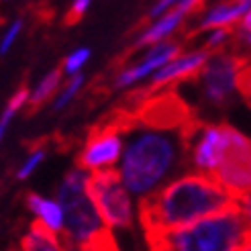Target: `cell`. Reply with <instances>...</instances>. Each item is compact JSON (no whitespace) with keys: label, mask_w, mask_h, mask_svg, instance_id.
I'll return each instance as SVG.
<instances>
[{"label":"cell","mask_w":251,"mask_h":251,"mask_svg":"<svg viewBox=\"0 0 251 251\" xmlns=\"http://www.w3.org/2000/svg\"><path fill=\"white\" fill-rule=\"evenodd\" d=\"M133 119V117H131ZM190 153L184 129H155L133 119L125 127L119 176L135 196H147L186 170Z\"/></svg>","instance_id":"obj_1"},{"label":"cell","mask_w":251,"mask_h":251,"mask_svg":"<svg viewBox=\"0 0 251 251\" xmlns=\"http://www.w3.org/2000/svg\"><path fill=\"white\" fill-rule=\"evenodd\" d=\"M237 206V198L206 174H184L143 196L139 219L147 235L178 229L202 217Z\"/></svg>","instance_id":"obj_2"},{"label":"cell","mask_w":251,"mask_h":251,"mask_svg":"<svg viewBox=\"0 0 251 251\" xmlns=\"http://www.w3.org/2000/svg\"><path fill=\"white\" fill-rule=\"evenodd\" d=\"M147 241L153 249L176 251L251 249V219L237 204L184 227L147 235Z\"/></svg>","instance_id":"obj_3"},{"label":"cell","mask_w":251,"mask_h":251,"mask_svg":"<svg viewBox=\"0 0 251 251\" xmlns=\"http://www.w3.org/2000/svg\"><path fill=\"white\" fill-rule=\"evenodd\" d=\"M88 174L84 168L72 170L59 184L57 198L64 208L66 241L82 249L110 247L106 223L100 217L94 200L88 192Z\"/></svg>","instance_id":"obj_4"},{"label":"cell","mask_w":251,"mask_h":251,"mask_svg":"<svg viewBox=\"0 0 251 251\" xmlns=\"http://www.w3.org/2000/svg\"><path fill=\"white\" fill-rule=\"evenodd\" d=\"M88 192H90L100 217L112 229H127L133 223V202L131 192L123 184L119 172L98 170L88 178Z\"/></svg>","instance_id":"obj_5"},{"label":"cell","mask_w":251,"mask_h":251,"mask_svg":"<svg viewBox=\"0 0 251 251\" xmlns=\"http://www.w3.org/2000/svg\"><path fill=\"white\" fill-rule=\"evenodd\" d=\"M231 196L239 198L251 194V139L229 127L227 145L217 164L215 172L210 174Z\"/></svg>","instance_id":"obj_6"},{"label":"cell","mask_w":251,"mask_h":251,"mask_svg":"<svg viewBox=\"0 0 251 251\" xmlns=\"http://www.w3.org/2000/svg\"><path fill=\"white\" fill-rule=\"evenodd\" d=\"M247 61V57L237 53H217L206 59L202 70L198 72L200 88L206 102L223 106L227 104L237 90V72Z\"/></svg>","instance_id":"obj_7"},{"label":"cell","mask_w":251,"mask_h":251,"mask_svg":"<svg viewBox=\"0 0 251 251\" xmlns=\"http://www.w3.org/2000/svg\"><path fill=\"white\" fill-rule=\"evenodd\" d=\"M192 119L194 117L190 106L174 92L161 94L157 98L143 102V106L135 117L137 123L147 125V127H155V129H180Z\"/></svg>","instance_id":"obj_8"},{"label":"cell","mask_w":251,"mask_h":251,"mask_svg":"<svg viewBox=\"0 0 251 251\" xmlns=\"http://www.w3.org/2000/svg\"><path fill=\"white\" fill-rule=\"evenodd\" d=\"M123 145H125V137H123L121 125L100 129L98 133L90 135L84 151L80 153V168L88 172L112 168L115 164H119Z\"/></svg>","instance_id":"obj_9"},{"label":"cell","mask_w":251,"mask_h":251,"mask_svg":"<svg viewBox=\"0 0 251 251\" xmlns=\"http://www.w3.org/2000/svg\"><path fill=\"white\" fill-rule=\"evenodd\" d=\"M180 53V45L178 43H168V41H159L155 43L149 51L145 53V57L137 64L125 68L119 76L115 78V86L117 88H127V86H133L139 80L151 76L155 70H159L164 64H168L170 59H174L176 55Z\"/></svg>","instance_id":"obj_10"},{"label":"cell","mask_w":251,"mask_h":251,"mask_svg":"<svg viewBox=\"0 0 251 251\" xmlns=\"http://www.w3.org/2000/svg\"><path fill=\"white\" fill-rule=\"evenodd\" d=\"M206 59H208V51H196V53H188L182 57L176 55L174 59H170L168 64H164L159 70L151 74V90L198 76V72L202 70Z\"/></svg>","instance_id":"obj_11"},{"label":"cell","mask_w":251,"mask_h":251,"mask_svg":"<svg viewBox=\"0 0 251 251\" xmlns=\"http://www.w3.org/2000/svg\"><path fill=\"white\" fill-rule=\"evenodd\" d=\"M247 8H249L247 0H227V2H223L206 12V17L198 25V33L206 29H217V27H231V25H235L245 15Z\"/></svg>","instance_id":"obj_12"},{"label":"cell","mask_w":251,"mask_h":251,"mask_svg":"<svg viewBox=\"0 0 251 251\" xmlns=\"http://www.w3.org/2000/svg\"><path fill=\"white\" fill-rule=\"evenodd\" d=\"M184 21V15L174 8L170 12H164L161 17H157V21L153 25H149V29H145L141 33V37L135 41V47H147V45H155L159 41L168 39V37L180 27V23Z\"/></svg>","instance_id":"obj_13"},{"label":"cell","mask_w":251,"mask_h":251,"mask_svg":"<svg viewBox=\"0 0 251 251\" xmlns=\"http://www.w3.org/2000/svg\"><path fill=\"white\" fill-rule=\"evenodd\" d=\"M27 204L33 210V215H37L45 227H49L53 233L64 231V208H61L59 200H51L39 194H29Z\"/></svg>","instance_id":"obj_14"},{"label":"cell","mask_w":251,"mask_h":251,"mask_svg":"<svg viewBox=\"0 0 251 251\" xmlns=\"http://www.w3.org/2000/svg\"><path fill=\"white\" fill-rule=\"evenodd\" d=\"M23 249L27 251H57L61 249V243L57 239V233H53L41 221L33 223L29 235L23 239Z\"/></svg>","instance_id":"obj_15"},{"label":"cell","mask_w":251,"mask_h":251,"mask_svg":"<svg viewBox=\"0 0 251 251\" xmlns=\"http://www.w3.org/2000/svg\"><path fill=\"white\" fill-rule=\"evenodd\" d=\"M59 84H61V72H59V70L49 72L47 76L35 86V90L29 94V104H31V106L43 104L45 100H49V98L55 94V90L59 88Z\"/></svg>","instance_id":"obj_16"},{"label":"cell","mask_w":251,"mask_h":251,"mask_svg":"<svg viewBox=\"0 0 251 251\" xmlns=\"http://www.w3.org/2000/svg\"><path fill=\"white\" fill-rule=\"evenodd\" d=\"M27 102H29V90H25V88H23V90H19L15 96L8 100V104H6L4 112H2V117H0V141H2V137H4V133L8 129L12 117H15Z\"/></svg>","instance_id":"obj_17"},{"label":"cell","mask_w":251,"mask_h":251,"mask_svg":"<svg viewBox=\"0 0 251 251\" xmlns=\"http://www.w3.org/2000/svg\"><path fill=\"white\" fill-rule=\"evenodd\" d=\"M84 74H74L72 76V80L64 86V90H61L59 94H57V98H55V102H53V108L55 110H61V108H66L68 104H70V100L76 96L78 92H80V88H82V84H84Z\"/></svg>","instance_id":"obj_18"},{"label":"cell","mask_w":251,"mask_h":251,"mask_svg":"<svg viewBox=\"0 0 251 251\" xmlns=\"http://www.w3.org/2000/svg\"><path fill=\"white\" fill-rule=\"evenodd\" d=\"M88 59H90V49L88 47H80V49H76V51H72L64 61V74H68V76L78 74L86 66Z\"/></svg>","instance_id":"obj_19"},{"label":"cell","mask_w":251,"mask_h":251,"mask_svg":"<svg viewBox=\"0 0 251 251\" xmlns=\"http://www.w3.org/2000/svg\"><path fill=\"white\" fill-rule=\"evenodd\" d=\"M237 90H239V94L245 98V102L251 108V61L249 59L237 72Z\"/></svg>","instance_id":"obj_20"},{"label":"cell","mask_w":251,"mask_h":251,"mask_svg":"<svg viewBox=\"0 0 251 251\" xmlns=\"http://www.w3.org/2000/svg\"><path fill=\"white\" fill-rule=\"evenodd\" d=\"M45 159V151H43V149H37V151H33L27 159H25V164L19 168V178L21 180H27L29 178V176L37 170V168H39V164H41V161Z\"/></svg>","instance_id":"obj_21"},{"label":"cell","mask_w":251,"mask_h":251,"mask_svg":"<svg viewBox=\"0 0 251 251\" xmlns=\"http://www.w3.org/2000/svg\"><path fill=\"white\" fill-rule=\"evenodd\" d=\"M21 29H23V23H21V21H15V23H12L10 27L6 29V33L2 35V39H0V55H4V53L10 51V47L15 45Z\"/></svg>","instance_id":"obj_22"},{"label":"cell","mask_w":251,"mask_h":251,"mask_svg":"<svg viewBox=\"0 0 251 251\" xmlns=\"http://www.w3.org/2000/svg\"><path fill=\"white\" fill-rule=\"evenodd\" d=\"M92 0H74L72 2V8L68 12V23H76L78 19H82L86 15V10L90 8Z\"/></svg>","instance_id":"obj_23"},{"label":"cell","mask_w":251,"mask_h":251,"mask_svg":"<svg viewBox=\"0 0 251 251\" xmlns=\"http://www.w3.org/2000/svg\"><path fill=\"white\" fill-rule=\"evenodd\" d=\"M233 35V39L239 43V47L243 49V51H249L251 53V33L249 31H245L243 27L239 29V31H235V33H231Z\"/></svg>","instance_id":"obj_24"},{"label":"cell","mask_w":251,"mask_h":251,"mask_svg":"<svg viewBox=\"0 0 251 251\" xmlns=\"http://www.w3.org/2000/svg\"><path fill=\"white\" fill-rule=\"evenodd\" d=\"M174 2H178V0H159V2L149 10V17L151 19H157V17H161L164 15V12H168V8L174 4Z\"/></svg>","instance_id":"obj_25"},{"label":"cell","mask_w":251,"mask_h":251,"mask_svg":"<svg viewBox=\"0 0 251 251\" xmlns=\"http://www.w3.org/2000/svg\"><path fill=\"white\" fill-rule=\"evenodd\" d=\"M241 27H243L245 31H249V33H251V8H247L245 17H243V23H241Z\"/></svg>","instance_id":"obj_26"},{"label":"cell","mask_w":251,"mask_h":251,"mask_svg":"<svg viewBox=\"0 0 251 251\" xmlns=\"http://www.w3.org/2000/svg\"><path fill=\"white\" fill-rule=\"evenodd\" d=\"M247 2H251V0H247Z\"/></svg>","instance_id":"obj_27"}]
</instances>
